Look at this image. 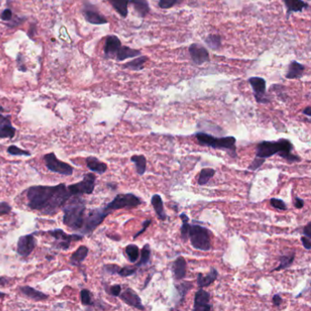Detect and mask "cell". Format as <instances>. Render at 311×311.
I'll use <instances>...</instances> for the list:
<instances>
[{"label": "cell", "instance_id": "1", "mask_svg": "<svg viewBox=\"0 0 311 311\" xmlns=\"http://www.w3.org/2000/svg\"><path fill=\"white\" fill-rule=\"evenodd\" d=\"M70 196L65 184L54 186L34 185L27 191L29 208L48 215L56 214Z\"/></svg>", "mask_w": 311, "mask_h": 311}, {"label": "cell", "instance_id": "2", "mask_svg": "<svg viewBox=\"0 0 311 311\" xmlns=\"http://www.w3.org/2000/svg\"><path fill=\"white\" fill-rule=\"evenodd\" d=\"M293 144L287 139H279L278 141H264L259 142L256 148V157L267 159L277 154L288 163H297L301 160L298 156L293 152Z\"/></svg>", "mask_w": 311, "mask_h": 311}, {"label": "cell", "instance_id": "3", "mask_svg": "<svg viewBox=\"0 0 311 311\" xmlns=\"http://www.w3.org/2000/svg\"><path fill=\"white\" fill-rule=\"evenodd\" d=\"M62 209L64 224L74 231H81L86 212V203L81 195L70 196L63 204Z\"/></svg>", "mask_w": 311, "mask_h": 311}, {"label": "cell", "instance_id": "4", "mask_svg": "<svg viewBox=\"0 0 311 311\" xmlns=\"http://www.w3.org/2000/svg\"><path fill=\"white\" fill-rule=\"evenodd\" d=\"M195 138L198 141L200 145L211 147L213 149L218 150H226L230 153V156L237 157V139L233 136L215 137L205 132H197L195 134Z\"/></svg>", "mask_w": 311, "mask_h": 311}, {"label": "cell", "instance_id": "5", "mask_svg": "<svg viewBox=\"0 0 311 311\" xmlns=\"http://www.w3.org/2000/svg\"><path fill=\"white\" fill-rule=\"evenodd\" d=\"M188 239H190L192 247L196 250L204 252L211 250L209 230L204 226L198 224H191Z\"/></svg>", "mask_w": 311, "mask_h": 311}, {"label": "cell", "instance_id": "6", "mask_svg": "<svg viewBox=\"0 0 311 311\" xmlns=\"http://www.w3.org/2000/svg\"><path fill=\"white\" fill-rule=\"evenodd\" d=\"M110 214L111 213L104 207L89 211L87 215L84 217V223L81 232L84 235H91Z\"/></svg>", "mask_w": 311, "mask_h": 311}, {"label": "cell", "instance_id": "7", "mask_svg": "<svg viewBox=\"0 0 311 311\" xmlns=\"http://www.w3.org/2000/svg\"><path fill=\"white\" fill-rule=\"evenodd\" d=\"M140 204H141V201L139 197L133 194H120L115 196V198L112 200L111 203L104 207L105 209L112 213V211L115 210L123 209H133L136 208Z\"/></svg>", "mask_w": 311, "mask_h": 311}, {"label": "cell", "instance_id": "8", "mask_svg": "<svg viewBox=\"0 0 311 311\" xmlns=\"http://www.w3.org/2000/svg\"><path fill=\"white\" fill-rule=\"evenodd\" d=\"M47 233L50 235L54 239L53 248L59 250H68L72 242L80 241L83 239V236L81 235H69L65 233L62 229H54L49 230Z\"/></svg>", "mask_w": 311, "mask_h": 311}, {"label": "cell", "instance_id": "9", "mask_svg": "<svg viewBox=\"0 0 311 311\" xmlns=\"http://www.w3.org/2000/svg\"><path fill=\"white\" fill-rule=\"evenodd\" d=\"M96 176L92 173L86 174L82 182L68 186L70 195H92L95 189Z\"/></svg>", "mask_w": 311, "mask_h": 311}, {"label": "cell", "instance_id": "10", "mask_svg": "<svg viewBox=\"0 0 311 311\" xmlns=\"http://www.w3.org/2000/svg\"><path fill=\"white\" fill-rule=\"evenodd\" d=\"M44 162L47 168L53 173L68 176L72 175L74 171L72 166H69L67 163H64L62 161L58 160V157L54 152H49L44 156Z\"/></svg>", "mask_w": 311, "mask_h": 311}, {"label": "cell", "instance_id": "11", "mask_svg": "<svg viewBox=\"0 0 311 311\" xmlns=\"http://www.w3.org/2000/svg\"><path fill=\"white\" fill-rule=\"evenodd\" d=\"M248 82L253 89L254 96L258 103H268L270 102L267 97V83L260 77H252Z\"/></svg>", "mask_w": 311, "mask_h": 311}, {"label": "cell", "instance_id": "12", "mask_svg": "<svg viewBox=\"0 0 311 311\" xmlns=\"http://www.w3.org/2000/svg\"><path fill=\"white\" fill-rule=\"evenodd\" d=\"M36 246H37V240L35 239L33 234L22 236L18 241L17 252L21 257L27 258L33 252Z\"/></svg>", "mask_w": 311, "mask_h": 311}, {"label": "cell", "instance_id": "13", "mask_svg": "<svg viewBox=\"0 0 311 311\" xmlns=\"http://www.w3.org/2000/svg\"><path fill=\"white\" fill-rule=\"evenodd\" d=\"M189 54L192 61L198 66L205 62H208L210 60L209 53L207 49L200 44H192L189 47Z\"/></svg>", "mask_w": 311, "mask_h": 311}, {"label": "cell", "instance_id": "14", "mask_svg": "<svg viewBox=\"0 0 311 311\" xmlns=\"http://www.w3.org/2000/svg\"><path fill=\"white\" fill-rule=\"evenodd\" d=\"M83 15L89 23L93 25L107 24L108 20L102 16L94 6L86 4L83 9Z\"/></svg>", "mask_w": 311, "mask_h": 311}, {"label": "cell", "instance_id": "15", "mask_svg": "<svg viewBox=\"0 0 311 311\" xmlns=\"http://www.w3.org/2000/svg\"><path fill=\"white\" fill-rule=\"evenodd\" d=\"M119 297L128 306H132V307L140 309V310L145 309V307L142 305L141 297H139V295L137 294L136 292L133 291L130 287L126 288L124 291L121 292Z\"/></svg>", "mask_w": 311, "mask_h": 311}, {"label": "cell", "instance_id": "16", "mask_svg": "<svg viewBox=\"0 0 311 311\" xmlns=\"http://www.w3.org/2000/svg\"><path fill=\"white\" fill-rule=\"evenodd\" d=\"M210 294L203 288H200L195 293L194 299V309L196 311H209L212 309V306L209 303Z\"/></svg>", "mask_w": 311, "mask_h": 311}, {"label": "cell", "instance_id": "17", "mask_svg": "<svg viewBox=\"0 0 311 311\" xmlns=\"http://www.w3.org/2000/svg\"><path fill=\"white\" fill-rule=\"evenodd\" d=\"M121 47H122V42L117 36H114V35L108 36L105 40L104 49H103L105 58H115L117 52L119 51Z\"/></svg>", "mask_w": 311, "mask_h": 311}, {"label": "cell", "instance_id": "18", "mask_svg": "<svg viewBox=\"0 0 311 311\" xmlns=\"http://www.w3.org/2000/svg\"><path fill=\"white\" fill-rule=\"evenodd\" d=\"M16 134V128L13 127L10 116L0 114V139H13Z\"/></svg>", "mask_w": 311, "mask_h": 311}, {"label": "cell", "instance_id": "19", "mask_svg": "<svg viewBox=\"0 0 311 311\" xmlns=\"http://www.w3.org/2000/svg\"><path fill=\"white\" fill-rule=\"evenodd\" d=\"M172 271L175 280H181L186 276V260L183 257H178L173 263Z\"/></svg>", "mask_w": 311, "mask_h": 311}, {"label": "cell", "instance_id": "20", "mask_svg": "<svg viewBox=\"0 0 311 311\" xmlns=\"http://www.w3.org/2000/svg\"><path fill=\"white\" fill-rule=\"evenodd\" d=\"M284 3L287 8V18L291 16L292 13L301 12L304 10L308 9V4L303 0H284Z\"/></svg>", "mask_w": 311, "mask_h": 311}, {"label": "cell", "instance_id": "21", "mask_svg": "<svg viewBox=\"0 0 311 311\" xmlns=\"http://www.w3.org/2000/svg\"><path fill=\"white\" fill-rule=\"evenodd\" d=\"M305 71V66L297 62L296 60L291 61V63L288 65L287 73H286V78L288 80H296L300 79Z\"/></svg>", "mask_w": 311, "mask_h": 311}, {"label": "cell", "instance_id": "22", "mask_svg": "<svg viewBox=\"0 0 311 311\" xmlns=\"http://www.w3.org/2000/svg\"><path fill=\"white\" fill-rule=\"evenodd\" d=\"M86 165H87L88 168L92 172L98 173L100 175L104 174L108 169L107 165L105 163L99 160L94 156H90L86 158Z\"/></svg>", "mask_w": 311, "mask_h": 311}, {"label": "cell", "instance_id": "23", "mask_svg": "<svg viewBox=\"0 0 311 311\" xmlns=\"http://www.w3.org/2000/svg\"><path fill=\"white\" fill-rule=\"evenodd\" d=\"M217 277H218V271L214 268H211V271L206 276H204L203 274L199 273L197 276V286L199 288L209 287L211 284L215 281Z\"/></svg>", "mask_w": 311, "mask_h": 311}, {"label": "cell", "instance_id": "24", "mask_svg": "<svg viewBox=\"0 0 311 311\" xmlns=\"http://www.w3.org/2000/svg\"><path fill=\"white\" fill-rule=\"evenodd\" d=\"M20 290L22 294H24L26 297H29L30 299L35 300V301L45 300L49 297L47 294H45L43 292L39 291V290L35 289L34 287H29V286L20 287Z\"/></svg>", "mask_w": 311, "mask_h": 311}, {"label": "cell", "instance_id": "25", "mask_svg": "<svg viewBox=\"0 0 311 311\" xmlns=\"http://www.w3.org/2000/svg\"><path fill=\"white\" fill-rule=\"evenodd\" d=\"M141 54V51L138 49H131L130 47H126V46H122L119 49V51L117 52L115 58L118 61H123L128 58L139 57Z\"/></svg>", "mask_w": 311, "mask_h": 311}, {"label": "cell", "instance_id": "26", "mask_svg": "<svg viewBox=\"0 0 311 311\" xmlns=\"http://www.w3.org/2000/svg\"><path fill=\"white\" fill-rule=\"evenodd\" d=\"M151 203L153 208H154L156 214H157V217L160 219L161 221H166L167 215H166V210H165V206H164V201L162 199L161 195H152Z\"/></svg>", "mask_w": 311, "mask_h": 311}, {"label": "cell", "instance_id": "27", "mask_svg": "<svg viewBox=\"0 0 311 311\" xmlns=\"http://www.w3.org/2000/svg\"><path fill=\"white\" fill-rule=\"evenodd\" d=\"M107 1L122 18L123 19L126 18L129 13L128 5H129L130 0H107Z\"/></svg>", "mask_w": 311, "mask_h": 311}, {"label": "cell", "instance_id": "28", "mask_svg": "<svg viewBox=\"0 0 311 311\" xmlns=\"http://www.w3.org/2000/svg\"><path fill=\"white\" fill-rule=\"evenodd\" d=\"M129 3L133 6L137 14L141 18H145L150 12V6L147 0H130Z\"/></svg>", "mask_w": 311, "mask_h": 311}, {"label": "cell", "instance_id": "29", "mask_svg": "<svg viewBox=\"0 0 311 311\" xmlns=\"http://www.w3.org/2000/svg\"><path fill=\"white\" fill-rule=\"evenodd\" d=\"M89 255V248L86 246H81L80 248L71 255L70 263L75 266H80L85 260Z\"/></svg>", "mask_w": 311, "mask_h": 311}, {"label": "cell", "instance_id": "30", "mask_svg": "<svg viewBox=\"0 0 311 311\" xmlns=\"http://www.w3.org/2000/svg\"><path fill=\"white\" fill-rule=\"evenodd\" d=\"M148 61V57L146 56H141L140 58H135V59H132L131 61L127 62L122 66L123 68H128L130 70L133 71H139L143 68L144 64Z\"/></svg>", "mask_w": 311, "mask_h": 311}, {"label": "cell", "instance_id": "31", "mask_svg": "<svg viewBox=\"0 0 311 311\" xmlns=\"http://www.w3.org/2000/svg\"><path fill=\"white\" fill-rule=\"evenodd\" d=\"M131 161L135 165L137 174L139 175H143L145 174L147 167V160L144 156H132Z\"/></svg>", "mask_w": 311, "mask_h": 311}, {"label": "cell", "instance_id": "32", "mask_svg": "<svg viewBox=\"0 0 311 311\" xmlns=\"http://www.w3.org/2000/svg\"><path fill=\"white\" fill-rule=\"evenodd\" d=\"M192 287H193V284L191 282H187V281H185V282L181 283L179 285L175 286L176 291L178 293V297H179V300L177 301L176 306H179L183 303L186 294L188 293Z\"/></svg>", "mask_w": 311, "mask_h": 311}, {"label": "cell", "instance_id": "33", "mask_svg": "<svg viewBox=\"0 0 311 311\" xmlns=\"http://www.w3.org/2000/svg\"><path fill=\"white\" fill-rule=\"evenodd\" d=\"M295 257H296L295 253H292L291 255H287V256H281L279 258V262L280 263H279L278 267L274 268L272 272H274V271H279V270H283V269L289 268L293 264V262H294Z\"/></svg>", "mask_w": 311, "mask_h": 311}, {"label": "cell", "instance_id": "34", "mask_svg": "<svg viewBox=\"0 0 311 311\" xmlns=\"http://www.w3.org/2000/svg\"><path fill=\"white\" fill-rule=\"evenodd\" d=\"M150 258H151V248L148 244H146L141 249V258L139 261H137L135 267L138 268L145 266L150 262Z\"/></svg>", "mask_w": 311, "mask_h": 311}, {"label": "cell", "instance_id": "35", "mask_svg": "<svg viewBox=\"0 0 311 311\" xmlns=\"http://www.w3.org/2000/svg\"><path fill=\"white\" fill-rule=\"evenodd\" d=\"M215 175V171L212 168H204L200 172L199 178H198V185L203 186L209 182L214 175Z\"/></svg>", "mask_w": 311, "mask_h": 311}, {"label": "cell", "instance_id": "36", "mask_svg": "<svg viewBox=\"0 0 311 311\" xmlns=\"http://www.w3.org/2000/svg\"><path fill=\"white\" fill-rule=\"evenodd\" d=\"M125 253L130 262L136 263L140 258V249L136 245H129L125 248Z\"/></svg>", "mask_w": 311, "mask_h": 311}, {"label": "cell", "instance_id": "37", "mask_svg": "<svg viewBox=\"0 0 311 311\" xmlns=\"http://www.w3.org/2000/svg\"><path fill=\"white\" fill-rule=\"evenodd\" d=\"M204 43L206 44L210 49L217 50L222 45V39L218 35H209L204 39Z\"/></svg>", "mask_w": 311, "mask_h": 311}, {"label": "cell", "instance_id": "38", "mask_svg": "<svg viewBox=\"0 0 311 311\" xmlns=\"http://www.w3.org/2000/svg\"><path fill=\"white\" fill-rule=\"evenodd\" d=\"M180 218L183 223L181 226V238L184 241H186L188 239V234H189L190 225H191L189 224V217L187 214L183 213L180 214Z\"/></svg>", "mask_w": 311, "mask_h": 311}, {"label": "cell", "instance_id": "39", "mask_svg": "<svg viewBox=\"0 0 311 311\" xmlns=\"http://www.w3.org/2000/svg\"><path fill=\"white\" fill-rule=\"evenodd\" d=\"M81 301L84 306H93V295L90 290L83 289L81 291Z\"/></svg>", "mask_w": 311, "mask_h": 311}, {"label": "cell", "instance_id": "40", "mask_svg": "<svg viewBox=\"0 0 311 311\" xmlns=\"http://www.w3.org/2000/svg\"><path fill=\"white\" fill-rule=\"evenodd\" d=\"M8 152L13 156H30V152L19 148L18 146L11 145L8 148Z\"/></svg>", "mask_w": 311, "mask_h": 311}, {"label": "cell", "instance_id": "41", "mask_svg": "<svg viewBox=\"0 0 311 311\" xmlns=\"http://www.w3.org/2000/svg\"><path fill=\"white\" fill-rule=\"evenodd\" d=\"M27 20V18L24 17H19V16H13L12 20L8 21V23H6V25L10 28V29H15L17 27H19L20 25L22 24L23 22H25Z\"/></svg>", "mask_w": 311, "mask_h": 311}, {"label": "cell", "instance_id": "42", "mask_svg": "<svg viewBox=\"0 0 311 311\" xmlns=\"http://www.w3.org/2000/svg\"><path fill=\"white\" fill-rule=\"evenodd\" d=\"M136 267H124L119 269L118 275L122 277H131L136 273Z\"/></svg>", "mask_w": 311, "mask_h": 311}, {"label": "cell", "instance_id": "43", "mask_svg": "<svg viewBox=\"0 0 311 311\" xmlns=\"http://www.w3.org/2000/svg\"><path fill=\"white\" fill-rule=\"evenodd\" d=\"M182 1L183 0H159V7L163 10H169Z\"/></svg>", "mask_w": 311, "mask_h": 311}, {"label": "cell", "instance_id": "44", "mask_svg": "<svg viewBox=\"0 0 311 311\" xmlns=\"http://www.w3.org/2000/svg\"><path fill=\"white\" fill-rule=\"evenodd\" d=\"M270 204L276 209L282 210V211L287 209V204H285V202L281 199L272 198L270 200Z\"/></svg>", "mask_w": 311, "mask_h": 311}, {"label": "cell", "instance_id": "45", "mask_svg": "<svg viewBox=\"0 0 311 311\" xmlns=\"http://www.w3.org/2000/svg\"><path fill=\"white\" fill-rule=\"evenodd\" d=\"M106 292L112 297H119L122 292V287L121 285H113L106 288Z\"/></svg>", "mask_w": 311, "mask_h": 311}, {"label": "cell", "instance_id": "46", "mask_svg": "<svg viewBox=\"0 0 311 311\" xmlns=\"http://www.w3.org/2000/svg\"><path fill=\"white\" fill-rule=\"evenodd\" d=\"M266 159H263V158H259V157H256L254 159L253 163L249 166L248 167V170L256 171L258 170V168H260L262 166L263 164L265 163Z\"/></svg>", "mask_w": 311, "mask_h": 311}, {"label": "cell", "instance_id": "47", "mask_svg": "<svg viewBox=\"0 0 311 311\" xmlns=\"http://www.w3.org/2000/svg\"><path fill=\"white\" fill-rule=\"evenodd\" d=\"M17 67L20 69V71H27V67H26V64H25L24 58L22 56V54L19 53L17 56Z\"/></svg>", "mask_w": 311, "mask_h": 311}, {"label": "cell", "instance_id": "48", "mask_svg": "<svg viewBox=\"0 0 311 311\" xmlns=\"http://www.w3.org/2000/svg\"><path fill=\"white\" fill-rule=\"evenodd\" d=\"M120 267L117 266V265H113V264H110V265H105L103 267V269L105 272H107L108 274H111V275H115L118 274V271L120 269Z\"/></svg>", "mask_w": 311, "mask_h": 311}, {"label": "cell", "instance_id": "49", "mask_svg": "<svg viewBox=\"0 0 311 311\" xmlns=\"http://www.w3.org/2000/svg\"><path fill=\"white\" fill-rule=\"evenodd\" d=\"M12 18H13V12H12V10H10V8L3 10L1 15H0V19L5 22H8V21L12 20Z\"/></svg>", "mask_w": 311, "mask_h": 311}, {"label": "cell", "instance_id": "50", "mask_svg": "<svg viewBox=\"0 0 311 311\" xmlns=\"http://www.w3.org/2000/svg\"><path fill=\"white\" fill-rule=\"evenodd\" d=\"M11 205L7 202H0V216L10 214L11 212Z\"/></svg>", "mask_w": 311, "mask_h": 311}, {"label": "cell", "instance_id": "51", "mask_svg": "<svg viewBox=\"0 0 311 311\" xmlns=\"http://www.w3.org/2000/svg\"><path fill=\"white\" fill-rule=\"evenodd\" d=\"M151 220H145V221L143 222V224H142V228H141V230L138 232V233L135 234V235L133 236V239H135L136 238H138L139 236H141V234L144 233L146 229L148 228V227L151 225Z\"/></svg>", "mask_w": 311, "mask_h": 311}, {"label": "cell", "instance_id": "52", "mask_svg": "<svg viewBox=\"0 0 311 311\" xmlns=\"http://www.w3.org/2000/svg\"><path fill=\"white\" fill-rule=\"evenodd\" d=\"M302 245H303V247L304 248H306V250H310L311 249V241L310 239H308V238H306V237H301Z\"/></svg>", "mask_w": 311, "mask_h": 311}, {"label": "cell", "instance_id": "53", "mask_svg": "<svg viewBox=\"0 0 311 311\" xmlns=\"http://www.w3.org/2000/svg\"><path fill=\"white\" fill-rule=\"evenodd\" d=\"M272 301L274 306H279L282 303V297H280L278 294H276V295L273 296Z\"/></svg>", "mask_w": 311, "mask_h": 311}, {"label": "cell", "instance_id": "54", "mask_svg": "<svg viewBox=\"0 0 311 311\" xmlns=\"http://www.w3.org/2000/svg\"><path fill=\"white\" fill-rule=\"evenodd\" d=\"M303 233H304V236H305V237L308 238V239H311V222H309V223L306 224V226L304 227Z\"/></svg>", "mask_w": 311, "mask_h": 311}, {"label": "cell", "instance_id": "55", "mask_svg": "<svg viewBox=\"0 0 311 311\" xmlns=\"http://www.w3.org/2000/svg\"><path fill=\"white\" fill-rule=\"evenodd\" d=\"M303 206H304V200L297 196L295 199V207L297 209H301Z\"/></svg>", "mask_w": 311, "mask_h": 311}, {"label": "cell", "instance_id": "56", "mask_svg": "<svg viewBox=\"0 0 311 311\" xmlns=\"http://www.w3.org/2000/svg\"><path fill=\"white\" fill-rule=\"evenodd\" d=\"M28 35H29V39H34L35 35H36V25L32 24L30 26Z\"/></svg>", "mask_w": 311, "mask_h": 311}, {"label": "cell", "instance_id": "57", "mask_svg": "<svg viewBox=\"0 0 311 311\" xmlns=\"http://www.w3.org/2000/svg\"><path fill=\"white\" fill-rule=\"evenodd\" d=\"M303 113H304V114H305V115H306V116L307 117H310L311 116L310 106H307V107H306V109H305V110L303 111Z\"/></svg>", "mask_w": 311, "mask_h": 311}, {"label": "cell", "instance_id": "58", "mask_svg": "<svg viewBox=\"0 0 311 311\" xmlns=\"http://www.w3.org/2000/svg\"><path fill=\"white\" fill-rule=\"evenodd\" d=\"M151 276H149V277H148V278L146 279L145 285H144V287H143V288H145V287H147V285H148V284H149V282H150V279H151Z\"/></svg>", "mask_w": 311, "mask_h": 311}, {"label": "cell", "instance_id": "59", "mask_svg": "<svg viewBox=\"0 0 311 311\" xmlns=\"http://www.w3.org/2000/svg\"><path fill=\"white\" fill-rule=\"evenodd\" d=\"M13 1H15V0H7V4H8V6H10V4H11Z\"/></svg>", "mask_w": 311, "mask_h": 311}, {"label": "cell", "instance_id": "60", "mask_svg": "<svg viewBox=\"0 0 311 311\" xmlns=\"http://www.w3.org/2000/svg\"><path fill=\"white\" fill-rule=\"evenodd\" d=\"M6 296L5 293H3V292H0V299H1V297H4Z\"/></svg>", "mask_w": 311, "mask_h": 311}]
</instances>
